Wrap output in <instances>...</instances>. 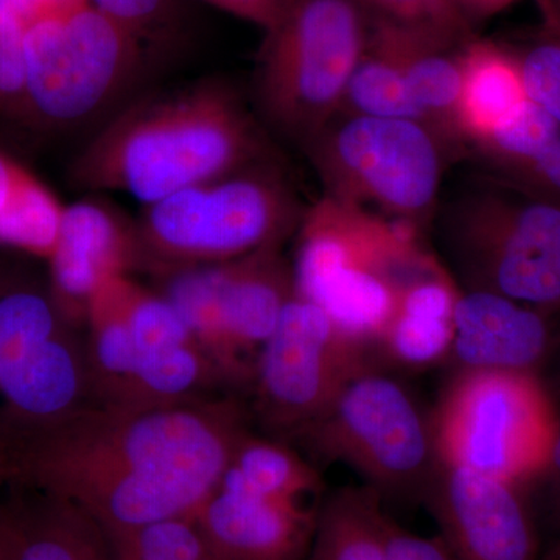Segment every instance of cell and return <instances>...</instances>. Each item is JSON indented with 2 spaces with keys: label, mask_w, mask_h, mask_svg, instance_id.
I'll return each instance as SVG.
<instances>
[{
  "label": "cell",
  "mask_w": 560,
  "mask_h": 560,
  "mask_svg": "<svg viewBox=\"0 0 560 560\" xmlns=\"http://www.w3.org/2000/svg\"><path fill=\"white\" fill-rule=\"evenodd\" d=\"M246 431L248 411L223 394L145 410L90 408L2 440L10 486L68 500L109 534L194 515Z\"/></svg>",
  "instance_id": "1"
},
{
  "label": "cell",
  "mask_w": 560,
  "mask_h": 560,
  "mask_svg": "<svg viewBox=\"0 0 560 560\" xmlns=\"http://www.w3.org/2000/svg\"><path fill=\"white\" fill-rule=\"evenodd\" d=\"M267 139L232 88L206 81L114 117L72 165L77 186L143 206L261 164Z\"/></svg>",
  "instance_id": "2"
},
{
  "label": "cell",
  "mask_w": 560,
  "mask_h": 560,
  "mask_svg": "<svg viewBox=\"0 0 560 560\" xmlns=\"http://www.w3.org/2000/svg\"><path fill=\"white\" fill-rule=\"evenodd\" d=\"M84 326L98 407H171L228 389L172 302L131 275L95 290Z\"/></svg>",
  "instance_id": "3"
},
{
  "label": "cell",
  "mask_w": 560,
  "mask_h": 560,
  "mask_svg": "<svg viewBox=\"0 0 560 560\" xmlns=\"http://www.w3.org/2000/svg\"><path fill=\"white\" fill-rule=\"evenodd\" d=\"M423 231L324 195L296 230V294L375 348L405 282L429 259Z\"/></svg>",
  "instance_id": "4"
},
{
  "label": "cell",
  "mask_w": 560,
  "mask_h": 560,
  "mask_svg": "<svg viewBox=\"0 0 560 560\" xmlns=\"http://www.w3.org/2000/svg\"><path fill=\"white\" fill-rule=\"evenodd\" d=\"M302 213L289 184L261 164L198 184L145 206L136 223L140 268L160 276L282 246Z\"/></svg>",
  "instance_id": "5"
},
{
  "label": "cell",
  "mask_w": 560,
  "mask_h": 560,
  "mask_svg": "<svg viewBox=\"0 0 560 560\" xmlns=\"http://www.w3.org/2000/svg\"><path fill=\"white\" fill-rule=\"evenodd\" d=\"M370 11L359 0H291L265 32L257 98L271 127L302 147L340 110Z\"/></svg>",
  "instance_id": "6"
},
{
  "label": "cell",
  "mask_w": 560,
  "mask_h": 560,
  "mask_svg": "<svg viewBox=\"0 0 560 560\" xmlns=\"http://www.w3.org/2000/svg\"><path fill=\"white\" fill-rule=\"evenodd\" d=\"M559 425L536 371H459L431 418L440 463L522 490L540 481Z\"/></svg>",
  "instance_id": "7"
},
{
  "label": "cell",
  "mask_w": 560,
  "mask_h": 560,
  "mask_svg": "<svg viewBox=\"0 0 560 560\" xmlns=\"http://www.w3.org/2000/svg\"><path fill=\"white\" fill-rule=\"evenodd\" d=\"M49 287L13 276L0 294V433L22 436L98 407L86 337Z\"/></svg>",
  "instance_id": "8"
},
{
  "label": "cell",
  "mask_w": 560,
  "mask_h": 560,
  "mask_svg": "<svg viewBox=\"0 0 560 560\" xmlns=\"http://www.w3.org/2000/svg\"><path fill=\"white\" fill-rule=\"evenodd\" d=\"M304 149L324 195L422 231L433 219L451 153L420 121L337 114Z\"/></svg>",
  "instance_id": "9"
},
{
  "label": "cell",
  "mask_w": 560,
  "mask_h": 560,
  "mask_svg": "<svg viewBox=\"0 0 560 560\" xmlns=\"http://www.w3.org/2000/svg\"><path fill=\"white\" fill-rule=\"evenodd\" d=\"M291 438L324 463H345L383 497L425 495L438 466L431 419L410 390L372 368Z\"/></svg>",
  "instance_id": "10"
},
{
  "label": "cell",
  "mask_w": 560,
  "mask_h": 560,
  "mask_svg": "<svg viewBox=\"0 0 560 560\" xmlns=\"http://www.w3.org/2000/svg\"><path fill=\"white\" fill-rule=\"evenodd\" d=\"M142 44L119 21L77 0L27 21L25 83L31 124H83L130 83Z\"/></svg>",
  "instance_id": "11"
},
{
  "label": "cell",
  "mask_w": 560,
  "mask_h": 560,
  "mask_svg": "<svg viewBox=\"0 0 560 560\" xmlns=\"http://www.w3.org/2000/svg\"><path fill=\"white\" fill-rule=\"evenodd\" d=\"M370 352V346L323 307L294 293L257 357V418L268 430L291 436L323 415L350 378L371 366Z\"/></svg>",
  "instance_id": "12"
},
{
  "label": "cell",
  "mask_w": 560,
  "mask_h": 560,
  "mask_svg": "<svg viewBox=\"0 0 560 560\" xmlns=\"http://www.w3.org/2000/svg\"><path fill=\"white\" fill-rule=\"evenodd\" d=\"M213 267V312L198 342L228 389L253 386L257 357L294 296L293 267L268 246Z\"/></svg>",
  "instance_id": "13"
},
{
  "label": "cell",
  "mask_w": 560,
  "mask_h": 560,
  "mask_svg": "<svg viewBox=\"0 0 560 560\" xmlns=\"http://www.w3.org/2000/svg\"><path fill=\"white\" fill-rule=\"evenodd\" d=\"M423 499L458 560H537L536 528L523 490L440 463Z\"/></svg>",
  "instance_id": "14"
},
{
  "label": "cell",
  "mask_w": 560,
  "mask_h": 560,
  "mask_svg": "<svg viewBox=\"0 0 560 560\" xmlns=\"http://www.w3.org/2000/svg\"><path fill=\"white\" fill-rule=\"evenodd\" d=\"M51 296L61 312L83 326L92 294L114 276L140 268L136 223L97 200L66 206L49 257Z\"/></svg>",
  "instance_id": "15"
},
{
  "label": "cell",
  "mask_w": 560,
  "mask_h": 560,
  "mask_svg": "<svg viewBox=\"0 0 560 560\" xmlns=\"http://www.w3.org/2000/svg\"><path fill=\"white\" fill-rule=\"evenodd\" d=\"M318 514L304 503L257 495L220 480L194 518L215 560H301Z\"/></svg>",
  "instance_id": "16"
},
{
  "label": "cell",
  "mask_w": 560,
  "mask_h": 560,
  "mask_svg": "<svg viewBox=\"0 0 560 560\" xmlns=\"http://www.w3.org/2000/svg\"><path fill=\"white\" fill-rule=\"evenodd\" d=\"M551 315L492 291H460L451 357L459 371L537 372L555 341Z\"/></svg>",
  "instance_id": "17"
},
{
  "label": "cell",
  "mask_w": 560,
  "mask_h": 560,
  "mask_svg": "<svg viewBox=\"0 0 560 560\" xmlns=\"http://www.w3.org/2000/svg\"><path fill=\"white\" fill-rule=\"evenodd\" d=\"M460 290L431 254L405 282L396 311L375 348L385 359L423 370L451 357Z\"/></svg>",
  "instance_id": "18"
},
{
  "label": "cell",
  "mask_w": 560,
  "mask_h": 560,
  "mask_svg": "<svg viewBox=\"0 0 560 560\" xmlns=\"http://www.w3.org/2000/svg\"><path fill=\"white\" fill-rule=\"evenodd\" d=\"M445 234L469 289L492 291L540 311L560 312V250L488 235Z\"/></svg>",
  "instance_id": "19"
},
{
  "label": "cell",
  "mask_w": 560,
  "mask_h": 560,
  "mask_svg": "<svg viewBox=\"0 0 560 560\" xmlns=\"http://www.w3.org/2000/svg\"><path fill=\"white\" fill-rule=\"evenodd\" d=\"M14 489L0 503L14 560H113L105 533L75 504L40 490Z\"/></svg>",
  "instance_id": "20"
},
{
  "label": "cell",
  "mask_w": 560,
  "mask_h": 560,
  "mask_svg": "<svg viewBox=\"0 0 560 560\" xmlns=\"http://www.w3.org/2000/svg\"><path fill=\"white\" fill-rule=\"evenodd\" d=\"M529 102L518 55L488 39L460 49L458 127L466 147H477L510 124Z\"/></svg>",
  "instance_id": "21"
},
{
  "label": "cell",
  "mask_w": 560,
  "mask_h": 560,
  "mask_svg": "<svg viewBox=\"0 0 560 560\" xmlns=\"http://www.w3.org/2000/svg\"><path fill=\"white\" fill-rule=\"evenodd\" d=\"M445 231L560 250V205L492 178L453 202Z\"/></svg>",
  "instance_id": "22"
},
{
  "label": "cell",
  "mask_w": 560,
  "mask_h": 560,
  "mask_svg": "<svg viewBox=\"0 0 560 560\" xmlns=\"http://www.w3.org/2000/svg\"><path fill=\"white\" fill-rule=\"evenodd\" d=\"M396 24L408 90L420 120L438 136L448 153H456L466 147L458 127L460 49L464 43L399 22Z\"/></svg>",
  "instance_id": "23"
},
{
  "label": "cell",
  "mask_w": 560,
  "mask_h": 560,
  "mask_svg": "<svg viewBox=\"0 0 560 560\" xmlns=\"http://www.w3.org/2000/svg\"><path fill=\"white\" fill-rule=\"evenodd\" d=\"M338 114L422 124L408 90L396 22L370 11L366 43L350 75Z\"/></svg>",
  "instance_id": "24"
},
{
  "label": "cell",
  "mask_w": 560,
  "mask_h": 560,
  "mask_svg": "<svg viewBox=\"0 0 560 560\" xmlns=\"http://www.w3.org/2000/svg\"><path fill=\"white\" fill-rule=\"evenodd\" d=\"M386 523L377 490H338L318 512L308 560H386Z\"/></svg>",
  "instance_id": "25"
},
{
  "label": "cell",
  "mask_w": 560,
  "mask_h": 560,
  "mask_svg": "<svg viewBox=\"0 0 560 560\" xmlns=\"http://www.w3.org/2000/svg\"><path fill=\"white\" fill-rule=\"evenodd\" d=\"M221 480L257 495L298 503L323 486L319 470L285 442L250 431L235 445Z\"/></svg>",
  "instance_id": "26"
},
{
  "label": "cell",
  "mask_w": 560,
  "mask_h": 560,
  "mask_svg": "<svg viewBox=\"0 0 560 560\" xmlns=\"http://www.w3.org/2000/svg\"><path fill=\"white\" fill-rule=\"evenodd\" d=\"M105 536L113 560H215L194 515Z\"/></svg>",
  "instance_id": "27"
},
{
  "label": "cell",
  "mask_w": 560,
  "mask_h": 560,
  "mask_svg": "<svg viewBox=\"0 0 560 560\" xmlns=\"http://www.w3.org/2000/svg\"><path fill=\"white\" fill-rule=\"evenodd\" d=\"M560 138V125L533 101L474 150L492 171L501 173L529 161Z\"/></svg>",
  "instance_id": "28"
},
{
  "label": "cell",
  "mask_w": 560,
  "mask_h": 560,
  "mask_svg": "<svg viewBox=\"0 0 560 560\" xmlns=\"http://www.w3.org/2000/svg\"><path fill=\"white\" fill-rule=\"evenodd\" d=\"M27 22L14 0H0V117L31 124L25 83Z\"/></svg>",
  "instance_id": "29"
},
{
  "label": "cell",
  "mask_w": 560,
  "mask_h": 560,
  "mask_svg": "<svg viewBox=\"0 0 560 560\" xmlns=\"http://www.w3.org/2000/svg\"><path fill=\"white\" fill-rule=\"evenodd\" d=\"M371 13L390 21L431 32L444 38L466 43L470 36V22L459 10L456 0H361Z\"/></svg>",
  "instance_id": "30"
},
{
  "label": "cell",
  "mask_w": 560,
  "mask_h": 560,
  "mask_svg": "<svg viewBox=\"0 0 560 560\" xmlns=\"http://www.w3.org/2000/svg\"><path fill=\"white\" fill-rule=\"evenodd\" d=\"M523 80L530 101L560 125V35L547 32L521 51Z\"/></svg>",
  "instance_id": "31"
},
{
  "label": "cell",
  "mask_w": 560,
  "mask_h": 560,
  "mask_svg": "<svg viewBox=\"0 0 560 560\" xmlns=\"http://www.w3.org/2000/svg\"><path fill=\"white\" fill-rule=\"evenodd\" d=\"M119 21L143 43L158 40L175 24L176 0H84Z\"/></svg>",
  "instance_id": "32"
},
{
  "label": "cell",
  "mask_w": 560,
  "mask_h": 560,
  "mask_svg": "<svg viewBox=\"0 0 560 560\" xmlns=\"http://www.w3.org/2000/svg\"><path fill=\"white\" fill-rule=\"evenodd\" d=\"M493 178L533 197L560 205V138L537 156L510 171L497 173Z\"/></svg>",
  "instance_id": "33"
},
{
  "label": "cell",
  "mask_w": 560,
  "mask_h": 560,
  "mask_svg": "<svg viewBox=\"0 0 560 560\" xmlns=\"http://www.w3.org/2000/svg\"><path fill=\"white\" fill-rule=\"evenodd\" d=\"M386 560H458L440 536H418L396 522L386 523Z\"/></svg>",
  "instance_id": "34"
},
{
  "label": "cell",
  "mask_w": 560,
  "mask_h": 560,
  "mask_svg": "<svg viewBox=\"0 0 560 560\" xmlns=\"http://www.w3.org/2000/svg\"><path fill=\"white\" fill-rule=\"evenodd\" d=\"M205 2L267 32L285 13L291 0H205Z\"/></svg>",
  "instance_id": "35"
},
{
  "label": "cell",
  "mask_w": 560,
  "mask_h": 560,
  "mask_svg": "<svg viewBox=\"0 0 560 560\" xmlns=\"http://www.w3.org/2000/svg\"><path fill=\"white\" fill-rule=\"evenodd\" d=\"M33 178L32 172L0 150V220Z\"/></svg>",
  "instance_id": "36"
},
{
  "label": "cell",
  "mask_w": 560,
  "mask_h": 560,
  "mask_svg": "<svg viewBox=\"0 0 560 560\" xmlns=\"http://www.w3.org/2000/svg\"><path fill=\"white\" fill-rule=\"evenodd\" d=\"M540 481L545 485L548 517H550L552 529L560 536V425L550 460Z\"/></svg>",
  "instance_id": "37"
},
{
  "label": "cell",
  "mask_w": 560,
  "mask_h": 560,
  "mask_svg": "<svg viewBox=\"0 0 560 560\" xmlns=\"http://www.w3.org/2000/svg\"><path fill=\"white\" fill-rule=\"evenodd\" d=\"M517 0H456L459 10L466 20L470 22L488 20L510 9Z\"/></svg>",
  "instance_id": "38"
},
{
  "label": "cell",
  "mask_w": 560,
  "mask_h": 560,
  "mask_svg": "<svg viewBox=\"0 0 560 560\" xmlns=\"http://www.w3.org/2000/svg\"><path fill=\"white\" fill-rule=\"evenodd\" d=\"M547 31L560 35V0H539Z\"/></svg>",
  "instance_id": "39"
},
{
  "label": "cell",
  "mask_w": 560,
  "mask_h": 560,
  "mask_svg": "<svg viewBox=\"0 0 560 560\" xmlns=\"http://www.w3.org/2000/svg\"><path fill=\"white\" fill-rule=\"evenodd\" d=\"M11 478H13V474H11L9 455H7L2 438H0V486H10Z\"/></svg>",
  "instance_id": "40"
},
{
  "label": "cell",
  "mask_w": 560,
  "mask_h": 560,
  "mask_svg": "<svg viewBox=\"0 0 560 560\" xmlns=\"http://www.w3.org/2000/svg\"><path fill=\"white\" fill-rule=\"evenodd\" d=\"M0 560H14L9 530H7V526L5 523H3L2 517H0Z\"/></svg>",
  "instance_id": "41"
},
{
  "label": "cell",
  "mask_w": 560,
  "mask_h": 560,
  "mask_svg": "<svg viewBox=\"0 0 560 560\" xmlns=\"http://www.w3.org/2000/svg\"><path fill=\"white\" fill-rule=\"evenodd\" d=\"M14 275H11V272L5 270V267H3L2 264H0V294H2V291L7 289V285H9L10 280L13 279Z\"/></svg>",
  "instance_id": "42"
},
{
  "label": "cell",
  "mask_w": 560,
  "mask_h": 560,
  "mask_svg": "<svg viewBox=\"0 0 560 560\" xmlns=\"http://www.w3.org/2000/svg\"><path fill=\"white\" fill-rule=\"evenodd\" d=\"M550 560H560V544L555 548V551H552Z\"/></svg>",
  "instance_id": "43"
},
{
  "label": "cell",
  "mask_w": 560,
  "mask_h": 560,
  "mask_svg": "<svg viewBox=\"0 0 560 560\" xmlns=\"http://www.w3.org/2000/svg\"><path fill=\"white\" fill-rule=\"evenodd\" d=\"M359 2L361 3V0H359Z\"/></svg>",
  "instance_id": "44"
}]
</instances>
